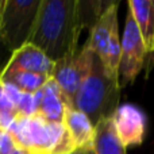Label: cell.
<instances>
[{
    "label": "cell",
    "mask_w": 154,
    "mask_h": 154,
    "mask_svg": "<svg viewBox=\"0 0 154 154\" xmlns=\"http://www.w3.org/2000/svg\"><path fill=\"white\" fill-rule=\"evenodd\" d=\"M35 101H37V115L50 123L64 122V114L68 103L61 88L51 77L35 93Z\"/></svg>",
    "instance_id": "cell-11"
},
{
    "label": "cell",
    "mask_w": 154,
    "mask_h": 154,
    "mask_svg": "<svg viewBox=\"0 0 154 154\" xmlns=\"http://www.w3.org/2000/svg\"><path fill=\"white\" fill-rule=\"evenodd\" d=\"M81 154H95L92 152V150H88V152H84V153H81Z\"/></svg>",
    "instance_id": "cell-19"
},
{
    "label": "cell",
    "mask_w": 154,
    "mask_h": 154,
    "mask_svg": "<svg viewBox=\"0 0 154 154\" xmlns=\"http://www.w3.org/2000/svg\"><path fill=\"white\" fill-rule=\"evenodd\" d=\"M50 79L48 76L37 75V73L31 72H24V70H7L3 69L0 73V81L3 84H7L14 87L15 89L20 91L23 93H30L34 95L37 93L46 81Z\"/></svg>",
    "instance_id": "cell-14"
},
{
    "label": "cell",
    "mask_w": 154,
    "mask_h": 154,
    "mask_svg": "<svg viewBox=\"0 0 154 154\" xmlns=\"http://www.w3.org/2000/svg\"><path fill=\"white\" fill-rule=\"evenodd\" d=\"M64 125L76 154H81L88 150H92L93 138H95V126L92 125L88 116L75 107L68 106L64 114Z\"/></svg>",
    "instance_id": "cell-10"
},
{
    "label": "cell",
    "mask_w": 154,
    "mask_h": 154,
    "mask_svg": "<svg viewBox=\"0 0 154 154\" xmlns=\"http://www.w3.org/2000/svg\"><path fill=\"white\" fill-rule=\"evenodd\" d=\"M4 69L7 70H24L37 75L51 77L54 69V62L48 58L42 50L35 48L31 43H26L11 54Z\"/></svg>",
    "instance_id": "cell-9"
},
{
    "label": "cell",
    "mask_w": 154,
    "mask_h": 154,
    "mask_svg": "<svg viewBox=\"0 0 154 154\" xmlns=\"http://www.w3.org/2000/svg\"><path fill=\"white\" fill-rule=\"evenodd\" d=\"M15 147L16 143L10 131L0 127V154H10Z\"/></svg>",
    "instance_id": "cell-17"
},
{
    "label": "cell",
    "mask_w": 154,
    "mask_h": 154,
    "mask_svg": "<svg viewBox=\"0 0 154 154\" xmlns=\"http://www.w3.org/2000/svg\"><path fill=\"white\" fill-rule=\"evenodd\" d=\"M82 30L79 0H41L29 43L57 62L80 48Z\"/></svg>",
    "instance_id": "cell-1"
},
{
    "label": "cell",
    "mask_w": 154,
    "mask_h": 154,
    "mask_svg": "<svg viewBox=\"0 0 154 154\" xmlns=\"http://www.w3.org/2000/svg\"><path fill=\"white\" fill-rule=\"evenodd\" d=\"M92 152L95 154H127L126 147L116 135L112 118L101 120L95 126Z\"/></svg>",
    "instance_id": "cell-13"
},
{
    "label": "cell",
    "mask_w": 154,
    "mask_h": 154,
    "mask_svg": "<svg viewBox=\"0 0 154 154\" xmlns=\"http://www.w3.org/2000/svg\"><path fill=\"white\" fill-rule=\"evenodd\" d=\"M118 7H119V3L115 2L107 8L106 12L89 30V37L85 42V46L92 53H95L101 61H104L107 56L112 35L119 31L118 30Z\"/></svg>",
    "instance_id": "cell-8"
},
{
    "label": "cell",
    "mask_w": 154,
    "mask_h": 154,
    "mask_svg": "<svg viewBox=\"0 0 154 154\" xmlns=\"http://www.w3.org/2000/svg\"><path fill=\"white\" fill-rule=\"evenodd\" d=\"M5 91H7L8 96H10L11 101L14 103L16 111L20 116H31V115L37 114V101H35V93L30 95V93H23L20 91L15 89L11 85L4 84Z\"/></svg>",
    "instance_id": "cell-15"
},
{
    "label": "cell",
    "mask_w": 154,
    "mask_h": 154,
    "mask_svg": "<svg viewBox=\"0 0 154 154\" xmlns=\"http://www.w3.org/2000/svg\"><path fill=\"white\" fill-rule=\"evenodd\" d=\"M92 61V51L87 46H81L62 60L54 62V69L51 79L58 84L66 99L68 106L73 107L75 96L81 85Z\"/></svg>",
    "instance_id": "cell-6"
},
{
    "label": "cell",
    "mask_w": 154,
    "mask_h": 154,
    "mask_svg": "<svg viewBox=\"0 0 154 154\" xmlns=\"http://www.w3.org/2000/svg\"><path fill=\"white\" fill-rule=\"evenodd\" d=\"M120 88L118 79L104 68L101 60L92 53V61L77 91L73 107L88 116L93 126L114 116L119 107Z\"/></svg>",
    "instance_id": "cell-2"
},
{
    "label": "cell",
    "mask_w": 154,
    "mask_h": 154,
    "mask_svg": "<svg viewBox=\"0 0 154 154\" xmlns=\"http://www.w3.org/2000/svg\"><path fill=\"white\" fill-rule=\"evenodd\" d=\"M41 0H0V39L11 54L29 43Z\"/></svg>",
    "instance_id": "cell-4"
},
{
    "label": "cell",
    "mask_w": 154,
    "mask_h": 154,
    "mask_svg": "<svg viewBox=\"0 0 154 154\" xmlns=\"http://www.w3.org/2000/svg\"><path fill=\"white\" fill-rule=\"evenodd\" d=\"M146 49L139 35L138 27L130 10L127 11L123 38L120 41V58L118 65V85L120 89L135 81L137 76L143 68Z\"/></svg>",
    "instance_id": "cell-5"
},
{
    "label": "cell",
    "mask_w": 154,
    "mask_h": 154,
    "mask_svg": "<svg viewBox=\"0 0 154 154\" xmlns=\"http://www.w3.org/2000/svg\"><path fill=\"white\" fill-rule=\"evenodd\" d=\"M114 127L119 141L125 147L139 146L143 142L146 118L143 112L133 104L119 106L112 116Z\"/></svg>",
    "instance_id": "cell-7"
},
{
    "label": "cell",
    "mask_w": 154,
    "mask_h": 154,
    "mask_svg": "<svg viewBox=\"0 0 154 154\" xmlns=\"http://www.w3.org/2000/svg\"><path fill=\"white\" fill-rule=\"evenodd\" d=\"M16 146L29 154H76L62 123H50L39 115L20 116L10 126Z\"/></svg>",
    "instance_id": "cell-3"
},
{
    "label": "cell",
    "mask_w": 154,
    "mask_h": 154,
    "mask_svg": "<svg viewBox=\"0 0 154 154\" xmlns=\"http://www.w3.org/2000/svg\"><path fill=\"white\" fill-rule=\"evenodd\" d=\"M127 5L138 27L146 53H154V0H130Z\"/></svg>",
    "instance_id": "cell-12"
},
{
    "label": "cell",
    "mask_w": 154,
    "mask_h": 154,
    "mask_svg": "<svg viewBox=\"0 0 154 154\" xmlns=\"http://www.w3.org/2000/svg\"><path fill=\"white\" fill-rule=\"evenodd\" d=\"M0 48H4V46H3V43H2V39H0Z\"/></svg>",
    "instance_id": "cell-20"
},
{
    "label": "cell",
    "mask_w": 154,
    "mask_h": 154,
    "mask_svg": "<svg viewBox=\"0 0 154 154\" xmlns=\"http://www.w3.org/2000/svg\"><path fill=\"white\" fill-rule=\"evenodd\" d=\"M19 118V114L16 111L14 103L11 101L8 96L5 87L0 81V127L8 130L10 126Z\"/></svg>",
    "instance_id": "cell-16"
},
{
    "label": "cell",
    "mask_w": 154,
    "mask_h": 154,
    "mask_svg": "<svg viewBox=\"0 0 154 154\" xmlns=\"http://www.w3.org/2000/svg\"><path fill=\"white\" fill-rule=\"evenodd\" d=\"M10 154H29V153H27L26 150H23V149H22V147L16 146L15 149H14V150H12V152H11Z\"/></svg>",
    "instance_id": "cell-18"
}]
</instances>
